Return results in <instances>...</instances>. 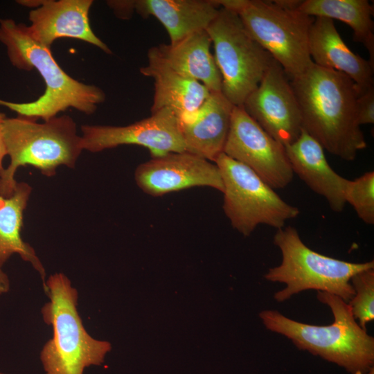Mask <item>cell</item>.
I'll return each mask as SVG.
<instances>
[{
	"instance_id": "obj_1",
	"label": "cell",
	"mask_w": 374,
	"mask_h": 374,
	"mask_svg": "<svg viewBox=\"0 0 374 374\" xmlns=\"http://www.w3.org/2000/svg\"><path fill=\"white\" fill-rule=\"evenodd\" d=\"M296 97L302 129L324 150L346 161L367 146L357 120L359 91L346 75L314 62L290 80Z\"/></svg>"
},
{
	"instance_id": "obj_2",
	"label": "cell",
	"mask_w": 374,
	"mask_h": 374,
	"mask_svg": "<svg viewBox=\"0 0 374 374\" xmlns=\"http://www.w3.org/2000/svg\"><path fill=\"white\" fill-rule=\"evenodd\" d=\"M0 42L5 45L14 66L24 71L35 69L46 85L44 93L34 101L0 100V105L18 115L46 121L69 107L92 114L105 101V93L100 87L81 82L67 74L54 59L51 48L32 37L28 26L12 19H0Z\"/></svg>"
},
{
	"instance_id": "obj_3",
	"label": "cell",
	"mask_w": 374,
	"mask_h": 374,
	"mask_svg": "<svg viewBox=\"0 0 374 374\" xmlns=\"http://www.w3.org/2000/svg\"><path fill=\"white\" fill-rule=\"evenodd\" d=\"M318 300L330 308L333 323L315 326L290 319L276 310L260 313L269 330L291 339L299 349L335 363L352 374H364L373 366L374 338L356 322L349 304L328 292H317Z\"/></svg>"
},
{
	"instance_id": "obj_4",
	"label": "cell",
	"mask_w": 374,
	"mask_h": 374,
	"mask_svg": "<svg viewBox=\"0 0 374 374\" xmlns=\"http://www.w3.org/2000/svg\"><path fill=\"white\" fill-rule=\"evenodd\" d=\"M6 155L10 161L0 175V196H11L17 184L19 168L31 166L46 177L54 176L59 166L73 168L84 150L74 120L68 115L39 123L18 115L6 118L2 126Z\"/></svg>"
},
{
	"instance_id": "obj_5",
	"label": "cell",
	"mask_w": 374,
	"mask_h": 374,
	"mask_svg": "<svg viewBox=\"0 0 374 374\" xmlns=\"http://www.w3.org/2000/svg\"><path fill=\"white\" fill-rule=\"evenodd\" d=\"M44 290L49 298L41 309L53 336L39 354L44 374H83L85 368L103 364L111 350L108 341L93 338L78 311V292L63 273L51 275Z\"/></svg>"
},
{
	"instance_id": "obj_6",
	"label": "cell",
	"mask_w": 374,
	"mask_h": 374,
	"mask_svg": "<svg viewBox=\"0 0 374 374\" xmlns=\"http://www.w3.org/2000/svg\"><path fill=\"white\" fill-rule=\"evenodd\" d=\"M274 243L279 248L282 260L270 268L265 278L283 283L285 287L275 293L274 299L283 302L307 290L335 294L348 303L355 295L350 278L355 274L374 268V261L354 263L319 253L301 240L296 229L287 226L277 229Z\"/></svg>"
},
{
	"instance_id": "obj_7",
	"label": "cell",
	"mask_w": 374,
	"mask_h": 374,
	"mask_svg": "<svg viewBox=\"0 0 374 374\" xmlns=\"http://www.w3.org/2000/svg\"><path fill=\"white\" fill-rule=\"evenodd\" d=\"M237 13L251 36L283 68L290 80L312 64L308 38L314 17L276 1L215 0Z\"/></svg>"
},
{
	"instance_id": "obj_8",
	"label": "cell",
	"mask_w": 374,
	"mask_h": 374,
	"mask_svg": "<svg viewBox=\"0 0 374 374\" xmlns=\"http://www.w3.org/2000/svg\"><path fill=\"white\" fill-rule=\"evenodd\" d=\"M222 77L221 92L233 106H242L274 60L249 33L238 15L220 7L206 30Z\"/></svg>"
},
{
	"instance_id": "obj_9",
	"label": "cell",
	"mask_w": 374,
	"mask_h": 374,
	"mask_svg": "<svg viewBox=\"0 0 374 374\" xmlns=\"http://www.w3.org/2000/svg\"><path fill=\"white\" fill-rule=\"evenodd\" d=\"M224 184L223 210L231 226L249 236L259 224L283 228L299 208L285 202L250 168L224 152L214 162Z\"/></svg>"
},
{
	"instance_id": "obj_10",
	"label": "cell",
	"mask_w": 374,
	"mask_h": 374,
	"mask_svg": "<svg viewBox=\"0 0 374 374\" xmlns=\"http://www.w3.org/2000/svg\"><path fill=\"white\" fill-rule=\"evenodd\" d=\"M223 152L242 163L272 188H283L294 173L285 146L267 134L244 110L234 106Z\"/></svg>"
},
{
	"instance_id": "obj_11",
	"label": "cell",
	"mask_w": 374,
	"mask_h": 374,
	"mask_svg": "<svg viewBox=\"0 0 374 374\" xmlns=\"http://www.w3.org/2000/svg\"><path fill=\"white\" fill-rule=\"evenodd\" d=\"M81 131L83 150L93 153L122 145L143 146L152 157L186 151L179 119L168 109L130 125H83Z\"/></svg>"
},
{
	"instance_id": "obj_12",
	"label": "cell",
	"mask_w": 374,
	"mask_h": 374,
	"mask_svg": "<svg viewBox=\"0 0 374 374\" xmlns=\"http://www.w3.org/2000/svg\"><path fill=\"white\" fill-rule=\"evenodd\" d=\"M242 107L267 134L284 146L295 141L301 134L302 121L296 97L290 79L275 60Z\"/></svg>"
},
{
	"instance_id": "obj_13",
	"label": "cell",
	"mask_w": 374,
	"mask_h": 374,
	"mask_svg": "<svg viewBox=\"0 0 374 374\" xmlns=\"http://www.w3.org/2000/svg\"><path fill=\"white\" fill-rule=\"evenodd\" d=\"M134 179L144 193L154 197L197 186L224 191L217 166L186 151L152 157L137 166Z\"/></svg>"
},
{
	"instance_id": "obj_14",
	"label": "cell",
	"mask_w": 374,
	"mask_h": 374,
	"mask_svg": "<svg viewBox=\"0 0 374 374\" xmlns=\"http://www.w3.org/2000/svg\"><path fill=\"white\" fill-rule=\"evenodd\" d=\"M92 4V0H44L29 12V32L49 48L57 39L69 37L86 42L110 54L112 51L91 28L89 12Z\"/></svg>"
},
{
	"instance_id": "obj_15",
	"label": "cell",
	"mask_w": 374,
	"mask_h": 374,
	"mask_svg": "<svg viewBox=\"0 0 374 374\" xmlns=\"http://www.w3.org/2000/svg\"><path fill=\"white\" fill-rule=\"evenodd\" d=\"M285 148L293 173L312 191L323 197L333 211H342L348 179L330 167L321 144L302 129L298 139Z\"/></svg>"
},
{
	"instance_id": "obj_16",
	"label": "cell",
	"mask_w": 374,
	"mask_h": 374,
	"mask_svg": "<svg viewBox=\"0 0 374 374\" xmlns=\"http://www.w3.org/2000/svg\"><path fill=\"white\" fill-rule=\"evenodd\" d=\"M308 50L315 64L348 76L356 84L359 94L374 87V67L368 60L350 49L333 20L314 17L309 33Z\"/></svg>"
},
{
	"instance_id": "obj_17",
	"label": "cell",
	"mask_w": 374,
	"mask_h": 374,
	"mask_svg": "<svg viewBox=\"0 0 374 374\" xmlns=\"http://www.w3.org/2000/svg\"><path fill=\"white\" fill-rule=\"evenodd\" d=\"M233 107L221 91H211L192 116L179 121L186 151L214 163L224 151Z\"/></svg>"
},
{
	"instance_id": "obj_18",
	"label": "cell",
	"mask_w": 374,
	"mask_h": 374,
	"mask_svg": "<svg viewBox=\"0 0 374 374\" xmlns=\"http://www.w3.org/2000/svg\"><path fill=\"white\" fill-rule=\"evenodd\" d=\"M140 72L154 80L151 114L168 109L179 121H184L200 108L211 93L202 83L172 70L150 49L148 64Z\"/></svg>"
},
{
	"instance_id": "obj_19",
	"label": "cell",
	"mask_w": 374,
	"mask_h": 374,
	"mask_svg": "<svg viewBox=\"0 0 374 374\" xmlns=\"http://www.w3.org/2000/svg\"><path fill=\"white\" fill-rule=\"evenodd\" d=\"M206 30L193 33L172 44L150 48L170 69L202 83L211 92L222 90V77L211 51Z\"/></svg>"
},
{
	"instance_id": "obj_20",
	"label": "cell",
	"mask_w": 374,
	"mask_h": 374,
	"mask_svg": "<svg viewBox=\"0 0 374 374\" xmlns=\"http://www.w3.org/2000/svg\"><path fill=\"white\" fill-rule=\"evenodd\" d=\"M141 17H155L166 28L170 43L206 30L219 13L215 0H134Z\"/></svg>"
},
{
	"instance_id": "obj_21",
	"label": "cell",
	"mask_w": 374,
	"mask_h": 374,
	"mask_svg": "<svg viewBox=\"0 0 374 374\" xmlns=\"http://www.w3.org/2000/svg\"><path fill=\"white\" fill-rule=\"evenodd\" d=\"M31 193L32 187L22 181L17 183L11 196H0V267L12 255L18 254L38 272L44 289L46 280L45 269L35 249L21 235L24 213Z\"/></svg>"
},
{
	"instance_id": "obj_22",
	"label": "cell",
	"mask_w": 374,
	"mask_h": 374,
	"mask_svg": "<svg viewBox=\"0 0 374 374\" xmlns=\"http://www.w3.org/2000/svg\"><path fill=\"white\" fill-rule=\"evenodd\" d=\"M298 9L310 17L337 19L349 26L354 40L367 49L374 67L373 6L368 0H305Z\"/></svg>"
},
{
	"instance_id": "obj_23",
	"label": "cell",
	"mask_w": 374,
	"mask_h": 374,
	"mask_svg": "<svg viewBox=\"0 0 374 374\" xmlns=\"http://www.w3.org/2000/svg\"><path fill=\"white\" fill-rule=\"evenodd\" d=\"M350 284L355 295L348 303L359 326L366 330V324L374 319V268L359 271L352 276Z\"/></svg>"
},
{
	"instance_id": "obj_24",
	"label": "cell",
	"mask_w": 374,
	"mask_h": 374,
	"mask_svg": "<svg viewBox=\"0 0 374 374\" xmlns=\"http://www.w3.org/2000/svg\"><path fill=\"white\" fill-rule=\"evenodd\" d=\"M350 204L364 223L374 224V172L368 171L354 180H348L344 190Z\"/></svg>"
},
{
	"instance_id": "obj_25",
	"label": "cell",
	"mask_w": 374,
	"mask_h": 374,
	"mask_svg": "<svg viewBox=\"0 0 374 374\" xmlns=\"http://www.w3.org/2000/svg\"><path fill=\"white\" fill-rule=\"evenodd\" d=\"M357 120L359 126L374 123V87L359 93L356 104Z\"/></svg>"
},
{
	"instance_id": "obj_26",
	"label": "cell",
	"mask_w": 374,
	"mask_h": 374,
	"mask_svg": "<svg viewBox=\"0 0 374 374\" xmlns=\"http://www.w3.org/2000/svg\"><path fill=\"white\" fill-rule=\"evenodd\" d=\"M107 3L114 10V14L123 19H130L135 11L134 0L108 1Z\"/></svg>"
},
{
	"instance_id": "obj_27",
	"label": "cell",
	"mask_w": 374,
	"mask_h": 374,
	"mask_svg": "<svg viewBox=\"0 0 374 374\" xmlns=\"http://www.w3.org/2000/svg\"><path fill=\"white\" fill-rule=\"evenodd\" d=\"M6 118V116L5 114L0 112V175L3 169L4 168L2 164L4 157L6 156V150L4 143L2 130L3 123Z\"/></svg>"
},
{
	"instance_id": "obj_28",
	"label": "cell",
	"mask_w": 374,
	"mask_h": 374,
	"mask_svg": "<svg viewBox=\"0 0 374 374\" xmlns=\"http://www.w3.org/2000/svg\"><path fill=\"white\" fill-rule=\"evenodd\" d=\"M10 286L9 278L0 267V295L8 293L10 290Z\"/></svg>"
},
{
	"instance_id": "obj_29",
	"label": "cell",
	"mask_w": 374,
	"mask_h": 374,
	"mask_svg": "<svg viewBox=\"0 0 374 374\" xmlns=\"http://www.w3.org/2000/svg\"><path fill=\"white\" fill-rule=\"evenodd\" d=\"M44 0H21L17 1L18 3L28 8H37L42 5Z\"/></svg>"
},
{
	"instance_id": "obj_30",
	"label": "cell",
	"mask_w": 374,
	"mask_h": 374,
	"mask_svg": "<svg viewBox=\"0 0 374 374\" xmlns=\"http://www.w3.org/2000/svg\"><path fill=\"white\" fill-rule=\"evenodd\" d=\"M366 374H373V366L371 368Z\"/></svg>"
},
{
	"instance_id": "obj_31",
	"label": "cell",
	"mask_w": 374,
	"mask_h": 374,
	"mask_svg": "<svg viewBox=\"0 0 374 374\" xmlns=\"http://www.w3.org/2000/svg\"><path fill=\"white\" fill-rule=\"evenodd\" d=\"M0 374H7V373H2V372H0Z\"/></svg>"
}]
</instances>
